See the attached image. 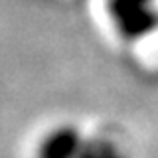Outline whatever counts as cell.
<instances>
[{
	"label": "cell",
	"mask_w": 158,
	"mask_h": 158,
	"mask_svg": "<svg viewBox=\"0 0 158 158\" xmlns=\"http://www.w3.org/2000/svg\"><path fill=\"white\" fill-rule=\"evenodd\" d=\"M107 8L115 32L127 42H138L158 28L156 0H109Z\"/></svg>",
	"instance_id": "cell-1"
},
{
	"label": "cell",
	"mask_w": 158,
	"mask_h": 158,
	"mask_svg": "<svg viewBox=\"0 0 158 158\" xmlns=\"http://www.w3.org/2000/svg\"><path fill=\"white\" fill-rule=\"evenodd\" d=\"M87 138L71 125H59L42 138L38 158H81Z\"/></svg>",
	"instance_id": "cell-2"
},
{
	"label": "cell",
	"mask_w": 158,
	"mask_h": 158,
	"mask_svg": "<svg viewBox=\"0 0 158 158\" xmlns=\"http://www.w3.org/2000/svg\"><path fill=\"white\" fill-rule=\"evenodd\" d=\"M81 158H125V154L105 138H87Z\"/></svg>",
	"instance_id": "cell-3"
}]
</instances>
